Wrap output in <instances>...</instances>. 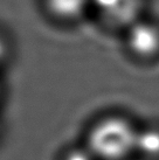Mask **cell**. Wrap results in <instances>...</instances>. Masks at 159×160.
Here are the masks:
<instances>
[{"label":"cell","mask_w":159,"mask_h":160,"mask_svg":"<svg viewBox=\"0 0 159 160\" xmlns=\"http://www.w3.org/2000/svg\"><path fill=\"white\" fill-rule=\"evenodd\" d=\"M3 95V84H1V81H0V97Z\"/></svg>","instance_id":"obj_8"},{"label":"cell","mask_w":159,"mask_h":160,"mask_svg":"<svg viewBox=\"0 0 159 160\" xmlns=\"http://www.w3.org/2000/svg\"><path fill=\"white\" fill-rule=\"evenodd\" d=\"M125 56L141 66L159 62V19L152 14L138 20L121 35Z\"/></svg>","instance_id":"obj_3"},{"label":"cell","mask_w":159,"mask_h":160,"mask_svg":"<svg viewBox=\"0 0 159 160\" xmlns=\"http://www.w3.org/2000/svg\"><path fill=\"white\" fill-rule=\"evenodd\" d=\"M137 136L129 118L106 115L90 126L85 147L97 160H126L136 153Z\"/></svg>","instance_id":"obj_1"},{"label":"cell","mask_w":159,"mask_h":160,"mask_svg":"<svg viewBox=\"0 0 159 160\" xmlns=\"http://www.w3.org/2000/svg\"><path fill=\"white\" fill-rule=\"evenodd\" d=\"M150 14V0H91L93 19L106 33L121 35Z\"/></svg>","instance_id":"obj_2"},{"label":"cell","mask_w":159,"mask_h":160,"mask_svg":"<svg viewBox=\"0 0 159 160\" xmlns=\"http://www.w3.org/2000/svg\"><path fill=\"white\" fill-rule=\"evenodd\" d=\"M38 6L49 23L61 28H74L91 14V0H38Z\"/></svg>","instance_id":"obj_4"},{"label":"cell","mask_w":159,"mask_h":160,"mask_svg":"<svg viewBox=\"0 0 159 160\" xmlns=\"http://www.w3.org/2000/svg\"><path fill=\"white\" fill-rule=\"evenodd\" d=\"M61 160H97L87 147L70 148L63 154Z\"/></svg>","instance_id":"obj_7"},{"label":"cell","mask_w":159,"mask_h":160,"mask_svg":"<svg viewBox=\"0 0 159 160\" xmlns=\"http://www.w3.org/2000/svg\"><path fill=\"white\" fill-rule=\"evenodd\" d=\"M136 153L147 160H159V128L147 126L138 130Z\"/></svg>","instance_id":"obj_5"},{"label":"cell","mask_w":159,"mask_h":160,"mask_svg":"<svg viewBox=\"0 0 159 160\" xmlns=\"http://www.w3.org/2000/svg\"><path fill=\"white\" fill-rule=\"evenodd\" d=\"M15 55L14 40L8 32L0 27V72L9 66Z\"/></svg>","instance_id":"obj_6"}]
</instances>
